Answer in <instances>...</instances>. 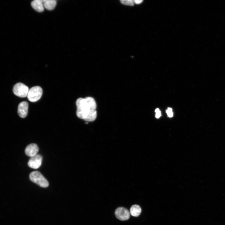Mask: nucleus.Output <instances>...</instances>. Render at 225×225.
I'll return each instance as SVG.
<instances>
[{
  "mask_svg": "<svg viewBox=\"0 0 225 225\" xmlns=\"http://www.w3.org/2000/svg\"><path fill=\"white\" fill-rule=\"evenodd\" d=\"M28 91V88L20 83L15 85L13 88V92L15 95L21 98L27 97Z\"/></svg>",
  "mask_w": 225,
  "mask_h": 225,
  "instance_id": "obj_4",
  "label": "nucleus"
},
{
  "mask_svg": "<svg viewBox=\"0 0 225 225\" xmlns=\"http://www.w3.org/2000/svg\"><path fill=\"white\" fill-rule=\"evenodd\" d=\"M167 113L168 116L169 117H172L173 116V113L172 112V109L171 108H169L167 110Z\"/></svg>",
  "mask_w": 225,
  "mask_h": 225,
  "instance_id": "obj_13",
  "label": "nucleus"
},
{
  "mask_svg": "<svg viewBox=\"0 0 225 225\" xmlns=\"http://www.w3.org/2000/svg\"><path fill=\"white\" fill-rule=\"evenodd\" d=\"M120 1L121 4L125 5L133 6L134 4V1L132 0H122Z\"/></svg>",
  "mask_w": 225,
  "mask_h": 225,
  "instance_id": "obj_12",
  "label": "nucleus"
},
{
  "mask_svg": "<svg viewBox=\"0 0 225 225\" xmlns=\"http://www.w3.org/2000/svg\"><path fill=\"white\" fill-rule=\"evenodd\" d=\"M76 115L80 119L87 122H93L97 116V104L92 97L81 98L76 100Z\"/></svg>",
  "mask_w": 225,
  "mask_h": 225,
  "instance_id": "obj_1",
  "label": "nucleus"
},
{
  "mask_svg": "<svg viewBox=\"0 0 225 225\" xmlns=\"http://www.w3.org/2000/svg\"><path fill=\"white\" fill-rule=\"evenodd\" d=\"M29 179L32 182L43 188L48 187L49 183L45 178L38 171H33L29 176Z\"/></svg>",
  "mask_w": 225,
  "mask_h": 225,
  "instance_id": "obj_2",
  "label": "nucleus"
},
{
  "mask_svg": "<svg viewBox=\"0 0 225 225\" xmlns=\"http://www.w3.org/2000/svg\"><path fill=\"white\" fill-rule=\"evenodd\" d=\"M141 211V209L139 205H134L130 209V213L132 216L137 217L140 215Z\"/></svg>",
  "mask_w": 225,
  "mask_h": 225,
  "instance_id": "obj_11",
  "label": "nucleus"
},
{
  "mask_svg": "<svg viewBox=\"0 0 225 225\" xmlns=\"http://www.w3.org/2000/svg\"><path fill=\"white\" fill-rule=\"evenodd\" d=\"M133 1L135 4H141L143 2V1H142V0H135V1Z\"/></svg>",
  "mask_w": 225,
  "mask_h": 225,
  "instance_id": "obj_15",
  "label": "nucleus"
},
{
  "mask_svg": "<svg viewBox=\"0 0 225 225\" xmlns=\"http://www.w3.org/2000/svg\"><path fill=\"white\" fill-rule=\"evenodd\" d=\"M42 159L43 157L42 156L37 154L31 157L28 162V165L31 168L37 169L42 164Z\"/></svg>",
  "mask_w": 225,
  "mask_h": 225,
  "instance_id": "obj_5",
  "label": "nucleus"
},
{
  "mask_svg": "<svg viewBox=\"0 0 225 225\" xmlns=\"http://www.w3.org/2000/svg\"><path fill=\"white\" fill-rule=\"evenodd\" d=\"M28 104L26 102L20 103L18 106V113L19 116L21 118H25L27 115L28 112Z\"/></svg>",
  "mask_w": 225,
  "mask_h": 225,
  "instance_id": "obj_8",
  "label": "nucleus"
},
{
  "mask_svg": "<svg viewBox=\"0 0 225 225\" xmlns=\"http://www.w3.org/2000/svg\"><path fill=\"white\" fill-rule=\"evenodd\" d=\"M39 151L38 145L35 144H31L28 145L26 147L25 150L26 155L29 157H32L37 155Z\"/></svg>",
  "mask_w": 225,
  "mask_h": 225,
  "instance_id": "obj_7",
  "label": "nucleus"
},
{
  "mask_svg": "<svg viewBox=\"0 0 225 225\" xmlns=\"http://www.w3.org/2000/svg\"><path fill=\"white\" fill-rule=\"evenodd\" d=\"M43 94L42 88L39 86H34L29 90L27 95L29 101L34 102L38 101L42 97Z\"/></svg>",
  "mask_w": 225,
  "mask_h": 225,
  "instance_id": "obj_3",
  "label": "nucleus"
},
{
  "mask_svg": "<svg viewBox=\"0 0 225 225\" xmlns=\"http://www.w3.org/2000/svg\"><path fill=\"white\" fill-rule=\"evenodd\" d=\"M115 214L117 218L122 221L128 220L130 216L128 210L123 207H118L115 210Z\"/></svg>",
  "mask_w": 225,
  "mask_h": 225,
  "instance_id": "obj_6",
  "label": "nucleus"
},
{
  "mask_svg": "<svg viewBox=\"0 0 225 225\" xmlns=\"http://www.w3.org/2000/svg\"><path fill=\"white\" fill-rule=\"evenodd\" d=\"M44 8L51 10L54 9L56 7L57 2L55 0H42Z\"/></svg>",
  "mask_w": 225,
  "mask_h": 225,
  "instance_id": "obj_10",
  "label": "nucleus"
},
{
  "mask_svg": "<svg viewBox=\"0 0 225 225\" xmlns=\"http://www.w3.org/2000/svg\"><path fill=\"white\" fill-rule=\"evenodd\" d=\"M155 112L156 113V117L157 118H159L160 117L161 115V113L159 110V109H157L155 110Z\"/></svg>",
  "mask_w": 225,
  "mask_h": 225,
  "instance_id": "obj_14",
  "label": "nucleus"
},
{
  "mask_svg": "<svg viewBox=\"0 0 225 225\" xmlns=\"http://www.w3.org/2000/svg\"><path fill=\"white\" fill-rule=\"evenodd\" d=\"M31 5L32 8L38 12H42L44 10L42 0H35L31 2Z\"/></svg>",
  "mask_w": 225,
  "mask_h": 225,
  "instance_id": "obj_9",
  "label": "nucleus"
}]
</instances>
